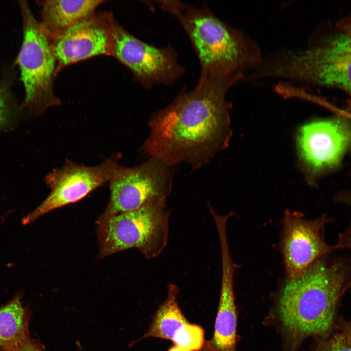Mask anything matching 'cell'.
Segmentation results:
<instances>
[{
  "label": "cell",
  "instance_id": "cell-1",
  "mask_svg": "<svg viewBox=\"0 0 351 351\" xmlns=\"http://www.w3.org/2000/svg\"><path fill=\"white\" fill-rule=\"evenodd\" d=\"M243 78L199 79L191 91L182 90L168 106L153 113L142 145L149 158L175 167L188 164L196 170L225 148L230 138L226 95Z\"/></svg>",
  "mask_w": 351,
  "mask_h": 351
},
{
  "label": "cell",
  "instance_id": "cell-2",
  "mask_svg": "<svg viewBox=\"0 0 351 351\" xmlns=\"http://www.w3.org/2000/svg\"><path fill=\"white\" fill-rule=\"evenodd\" d=\"M346 279L342 262L321 257L300 276L286 281L277 306L285 351H297L309 337L322 338L333 332Z\"/></svg>",
  "mask_w": 351,
  "mask_h": 351
},
{
  "label": "cell",
  "instance_id": "cell-3",
  "mask_svg": "<svg viewBox=\"0 0 351 351\" xmlns=\"http://www.w3.org/2000/svg\"><path fill=\"white\" fill-rule=\"evenodd\" d=\"M159 4L177 19L188 37L200 64L199 79L244 74L262 61L257 43L220 19L207 5L194 6L179 0H160Z\"/></svg>",
  "mask_w": 351,
  "mask_h": 351
},
{
  "label": "cell",
  "instance_id": "cell-4",
  "mask_svg": "<svg viewBox=\"0 0 351 351\" xmlns=\"http://www.w3.org/2000/svg\"><path fill=\"white\" fill-rule=\"evenodd\" d=\"M270 71L273 78L343 90L351 107V37L340 31L304 49L276 52Z\"/></svg>",
  "mask_w": 351,
  "mask_h": 351
},
{
  "label": "cell",
  "instance_id": "cell-5",
  "mask_svg": "<svg viewBox=\"0 0 351 351\" xmlns=\"http://www.w3.org/2000/svg\"><path fill=\"white\" fill-rule=\"evenodd\" d=\"M170 214L166 201L157 200L134 211L102 216L98 222L99 257L136 248L148 259L156 257L168 242Z\"/></svg>",
  "mask_w": 351,
  "mask_h": 351
},
{
  "label": "cell",
  "instance_id": "cell-6",
  "mask_svg": "<svg viewBox=\"0 0 351 351\" xmlns=\"http://www.w3.org/2000/svg\"><path fill=\"white\" fill-rule=\"evenodd\" d=\"M20 6L23 39L18 60L25 92L22 107L31 115L37 116L61 104L54 89L58 74V62L50 40L29 5L22 1Z\"/></svg>",
  "mask_w": 351,
  "mask_h": 351
},
{
  "label": "cell",
  "instance_id": "cell-7",
  "mask_svg": "<svg viewBox=\"0 0 351 351\" xmlns=\"http://www.w3.org/2000/svg\"><path fill=\"white\" fill-rule=\"evenodd\" d=\"M175 168L154 158L134 167L117 163L108 182L110 200L102 216L134 211L153 201H167Z\"/></svg>",
  "mask_w": 351,
  "mask_h": 351
},
{
  "label": "cell",
  "instance_id": "cell-8",
  "mask_svg": "<svg viewBox=\"0 0 351 351\" xmlns=\"http://www.w3.org/2000/svg\"><path fill=\"white\" fill-rule=\"evenodd\" d=\"M111 56L127 67L136 81L147 89L172 84L185 71L172 46L159 48L149 45L131 34L116 20Z\"/></svg>",
  "mask_w": 351,
  "mask_h": 351
},
{
  "label": "cell",
  "instance_id": "cell-9",
  "mask_svg": "<svg viewBox=\"0 0 351 351\" xmlns=\"http://www.w3.org/2000/svg\"><path fill=\"white\" fill-rule=\"evenodd\" d=\"M117 163L112 158L102 163L88 166L67 160L45 176L50 193L43 202L23 219V224L32 223L39 217L57 208L75 203L109 182Z\"/></svg>",
  "mask_w": 351,
  "mask_h": 351
},
{
  "label": "cell",
  "instance_id": "cell-10",
  "mask_svg": "<svg viewBox=\"0 0 351 351\" xmlns=\"http://www.w3.org/2000/svg\"><path fill=\"white\" fill-rule=\"evenodd\" d=\"M300 160L312 178L338 164L351 146V125L343 116L302 126L297 136Z\"/></svg>",
  "mask_w": 351,
  "mask_h": 351
},
{
  "label": "cell",
  "instance_id": "cell-11",
  "mask_svg": "<svg viewBox=\"0 0 351 351\" xmlns=\"http://www.w3.org/2000/svg\"><path fill=\"white\" fill-rule=\"evenodd\" d=\"M330 221L325 214L309 220L298 212H284L281 244L289 279L300 276L317 259L335 250L333 246L324 241L321 235Z\"/></svg>",
  "mask_w": 351,
  "mask_h": 351
},
{
  "label": "cell",
  "instance_id": "cell-12",
  "mask_svg": "<svg viewBox=\"0 0 351 351\" xmlns=\"http://www.w3.org/2000/svg\"><path fill=\"white\" fill-rule=\"evenodd\" d=\"M115 21L110 12L96 13L51 40L58 73L70 65L93 57L111 56Z\"/></svg>",
  "mask_w": 351,
  "mask_h": 351
},
{
  "label": "cell",
  "instance_id": "cell-13",
  "mask_svg": "<svg viewBox=\"0 0 351 351\" xmlns=\"http://www.w3.org/2000/svg\"><path fill=\"white\" fill-rule=\"evenodd\" d=\"M222 276L219 302L214 334L205 341L200 351H236L237 315L234 291L235 266L229 247L228 238H219Z\"/></svg>",
  "mask_w": 351,
  "mask_h": 351
},
{
  "label": "cell",
  "instance_id": "cell-14",
  "mask_svg": "<svg viewBox=\"0 0 351 351\" xmlns=\"http://www.w3.org/2000/svg\"><path fill=\"white\" fill-rule=\"evenodd\" d=\"M104 0H45L38 1L41 10L40 25L50 40L72 26L96 14Z\"/></svg>",
  "mask_w": 351,
  "mask_h": 351
},
{
  "label": "cell",
  "instance_id": "cell-15",
  "mask_svg": "<svg viewBox=\"0 0 351 351\" xmlns=\"http://www.w3.org/2000/svg\"><path fill=\"white\" fill-rule=\"evenodd\" d=\"M21 293L0 307V349L8 351L29 335L30 310L24 307Z\"/></svg>",
  "mask_w": 351,
  "mask_h": 351
},
{
  "label": "cell",
  "instance_id": "cell-16",
  "mask_svg": "<svg viewBox=\"0 0 351 351\" xmlns=\"http://www.w3.org/2000/svg\"><path fill=\"white\" fill-rule=\"evenodd\" d=\"M178 293L179 289L176 285L172 283L168 285L166 299L159 305L148 331L141 339L155 337L172 341L176 332L188 322L178 306Z\"/></svg>",
  "mask_w": 351,
  "mask_h": 351
},
{
  "label": "cell",
  "instance_id": "cell-17",
  "mask_svg": "<svg viewBox=\"0 0 351 351\" xmlns=\"http://www.w3.org/2000/svg\"><path fill=\"white\" fill-rule=\"evenodd\" d=\"M172 341L175 345L190 351H200L205 342L204 330L200 326L188 322L176 332Z\"/></svg>",
  "mask_w": 351,
  "mask_h": 351
},
{
  "label": "cell",
  "instance_id": "cell-18",
  "mask_svg": "<svg viewBox=\"0 0 351 351\" xmlns=\"http://www.w3.org/2000/svg\"><path fill=\"white\" fill-rule=\"evenodd\" d=\"M313 351H351V345L340 332L316 339Z\"/></svg>",
  "mask_w": 351,
  "mask_h": 351
},
{
  "label": "cell",
  "instance_id": "cell-19",
  "mask_svg": "<svg viewBox=\"0 0 351 351\" xmlns=\"http://www.w3.org/2000/svg\"><path fill=\"white\" fill-rule=\"evenodd\" d=\"M16 121V115L8 95L0 87V131L11 129Z\"/></svg>",
  "mask_w": 351,
  "mask_h": 351
},
{
  "label": "cell",
  "instance_id": "cell-20",
  "mask_svg": "<svg viewBox=\"0 0 351 351\" xmlns=\"http://www.w3.org/2000/svg\"><path fill=\"white\" fill-rule=\"evenodd\" d=\"M334 249H348L351 251V222L348 228L343 233L339 234L338 242L333 245ZM351 287V278L347 282L342 292L343 295Z\"/></svg>",
  "mask_w": 351,
  "mask_h": 351
},
{
  "label": "cell",
  "instance_id": "cell-21",
  "mask_svg": "<svg viewBox=\"0 0 351 351\" xmlns=\"http://www.w3.org/2000/svg\"><path fill=\"white\" fill-rule=\"evenodd\" d=\"M6 351H44V347L39 340L29 335L19 345Z\"/></svg>",
  "mask_w": 351,
  "mask_h": 351
},
{
  "label": "cell",
  "instance_id": "cell-22",
  "mask_svg": "<svg viewBox=\"0 0 351 351\" xmlns=\"http://www.w3.org/2000/svg\"><path fill=\"white\" fill-rule=\"evenodd\" d=\"M335 328L351 345V321L345 320L342 316L338 317L335 324Z\"/></svg>",
  "mask_w": 351,
  "mask_h": 351
},
{
  "label": "cell",
  "instance_id": "cell-23",
  "mask_svg": "<svg viewBox=\"0 0 351 351\" xmlns=\"http://www.w3.org/2000/svg\"><path fill=\"white\" fill-rule=\"evenodd\" d=\"M336 25L340 32L351 37V15L339 20Z\"/></svg>",
  "mask_w": 351,
  "mask_h": 351
},
{
  "label": "cell",
  "instance_id": "cell-24",
  "mask_svg": "<svg viewBox=\"0 0 351 351\" xmlns=\"http://www.w3.org/2000/svg\"><path fill=\"white\" fill-rule=\"evenodd\" d=\"M168 351H190L174 345L173 346L171 347Z\"/></svg>",
  "mask_w": 351,
  "mask_h": 351
},
{
  "label": "cell",
  "instance_id": "cell-25",
  "mask_svg": "<svg viewBox=\"0 0 351 351\" xmlns=\"http://www.w3.org/2000/svg\"><path fill=\"white\" fill-rule=\"evenodd\" d=\"M0 351H5L3 349H0Z\"/></svg>",
  "mask_w": 351,
  "mask_h": 351
}]
</instances>
